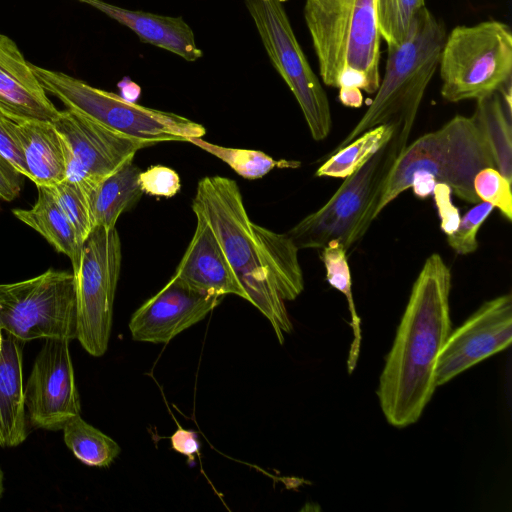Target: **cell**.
I'll return each instance as SVG.
<instances>
[{"label": "cell", "mask_w": 512, "mask_h": 512, "mask_svg": "<svg viewBox=\"0 0 512 512\" xmlns=\"http://www.w3.org/2000/svg\"><path fill=\"white\" fill-rule=\"evenodd\" d=\"M192 210L209 225L248 302L269 320L283 344L284 334L293 330L284 302L296 299L304 289L299 249L287 234L264 228L249 218L239 186L230 178H202Z\"/></svg>", "instance_id": "cell-1"}, {"label": "cell", "mask_w": 512, "mask_h": 512, "mask_svg": "<svg viewBox=\"0 0 512 512\" xmlns=\"http://www.w3.org/2000/svg\"><path fill=\"white\" fill-rule=\"evenodd\" d=\"M451 279L448 265L433 253L413 284L376 391L384 417L394 427L417 422L437 387L438 356L452 331Z\"/></svg>", "instance_id": "cell-2"}, {"label": "cell", "mask_w": 512, "mask_h": 512, "mask_svg": "<svg viewBox=\"0 0 512 512\" xmlns=\"http://www.w3.org/2000/svg\"><path fill=\"white\" fill-rule=\"evenodd\" d=\"M487 167H494V162L479 127L472 117L454 116L404 148L385 182L376 217L405 190L412 188L425 199L436 183L447 184L462 200L478 203L473 180Z\"/></svg>", "instance_id": "cell-3"}, {"label": "cell", "mask_w": 512, "mask_h": 512, "mask_svg": "<svg viewBox=\"0 0 512 512\" xmlns=\"http://www.w3.org/2000/svg\"><path fill=\"white\" fill-rule=\"evenodd\" d=\"M303 12L322 82L375 93L382 39L375 0H306Z\"/></svg>", "instance_id": "cell-4"}, {"label": "cell", "mask_w": 512, "mask_h": 512, "mask_svg": "<svg viewBox=\"0 0 512 512\" xmlns=\"http://www.w3.org/2000/svg\"><path fill=\"white\" fill-rule=\"evenodd\" d=\"M446 35L444 23L426 6L416 13L405 40L387 46L384 77L368 109L332 152L378 125H395L410 136Z\"/></svg>", "instance_id": "cell-5"}, {"label": "cell", "mask_w": 512, "mask_h": 512, "mask_svg": "<svg viewBox=\"0 0 512 512\" xmlns=\"http://www.w3.org/2000/svg\"><path fill=\"white\" fill-rule=\"evenodd\" d=\"M409 135L397 128L361 168L345 178L332 197L318 210L307 215L286 234L298 249H322L330 242L341 244L348 252L377 218L376 209L390 171Z\"/></svg>", "instance_id": "cell-6"}, {"label": "cell", "mask_w": 512, "mask_h": 512, "mask_svg": "<svg viewBox=\"0 0 512 512\" xmlns=\"http://www.w3.org/2000/svg\"><path fill=\"white\" fill-rule=\"evenodd\" d=\"M31 67L44 90L67 109L133 140L151 146L166 141L188 142L206 134L204 126L184 116L129 102L60 71L32 63Z\"/></svg>", "instance_id": "cell-7"}, {"label": "cell", "mask_w": 512, "mask_h": 512, "mask_svg": "<svg viewBox=\"0 0 512 512\" xmlns=\"http://www.w3.org/2000/svg\"><path fill=\"white\" fill-rule=\"evenodd\" d=\"M438 67L448 102L478 100L512 79V32L501 21L459 25L446 35Z\"/></svg>", "instance_id": "cell-8"}, {"label": "cell", "mask_w": 512, "mask_h": 512, "mask_svg": "<svg viewBox=\"0 0 512 512\" xmlns=\"http://www.w3.org/2000/svg\"><path fill=\"white\" fill-rule=\"evenodd\" d=\"M0 330L23 342L77 339L73 272L50 268L27 280L0 284Z\"/></svg>", "instance_id": "cell-9"}, {"label": "cell", "mask_w": 512, "mask_h": 512, "mask_svg": "<svg viewBox=\"0 0 512 512\" xmlns=\"http://www.w3.org/2000/svg\"><path fill=\"white\" fill-rule=\"evenodd\" d=\"M264 49L298 102L310 134L324 140L332 118L327 95L294 34L283 0H244Z\"/></svg>", "instance_id": "cell-10"}, {"label": "cell", "mask_w": 512, "mask_h": 512, "mask_svg": "<svg viewBox=\"0 0 512 512\" xmlns=\"http://www.w3.org/2000/svg\"><path fill=\"white\" fill-rule=\"evenodd\" d=\"M122 260L115 228L95 227L83 242L75 271L77 339L90 355L105 354Z\"/></svg>", "instance_id": "cell-11"}, {"label": "cell", "mask_w": 512, "mask_h": 512, "mask_svg": "<svg viewBox=\"0 0 512 512\" xmlns=\"http://www.w3.org/2000/svg\"><path fill=\"white\" fill-rule=\"evenodd\" d=\"M66 156V180L77 184L88 196L105 177L148 144L116 133L99 123L66 109L52 122Z\"/></svg>", "instance_id": "cell-12"}, {"label": "cell", "mask_w": 512, "mask_h": 512, "mask_svg": "<svg viewBox=\"0 0 512 512\" xmlns=\"http://www.w3.org/2000/svg\"><path fill=\"white\" fill-rule=\"evenodd\" d=\"M69 342L67 339H45L35 358L24 389L25 408L35 428L62 430L71 418L80 415V397Z\"/></svg>", "instance_id": "cell-13"}, {"label": "cell", "mask_w": 512, "mask_h": 512, "mask_svg": "<svg viewBox=\"0 0 512 512\" xmlns=\"http://www.w3.org/2000/svg\"><path fill=\"white\" fill-rule=\"evenodd\" d=\"M512 341V297L504 294L484 302L449 334L437 360V386L486 358L505 350Z\"/></svg>", "instance_id": "cell-14"}, {"label": "cell", "mask_w": 512, "mask_h": 512, "mask_svg": "<svg viewBox=\"0 0 512 512\" xmlns=\"http://www.w3.org/2000/svg\"><path fill=\"white\" fill-rule=\"evenodd\" d=\"M223 297L196 290L172 276L133 313L129 321L131 337L140 342L168 343L203 320Z\"/></svg>", "instance_id": "cell-15"}, {"label": "cell", "mask_w": 512, "mask_h": 512, "mask_svg": "<svg viewBox=\"0 0 512 512\" xmlns=\"http://www.w3.org/2000/svg\"><path fill=\"white\" fill-rule=\"evenodd\" d=\"M59 110L49 99L16 43L0 33V113L16 123L53 122Z\"/></svg>", "instance_id": "cell-16"}, {"label": "cell", "mask_w": 512, "mask_h": 512, "mask_svg": "<svg viewBox=\"0 0 512 512\" xmlns=\"http://www.w3.org/2000/svg\"><path fill=\"white\" fill-rule=\"evenodd\" d=\"M196 217V227L173 276L201 292L234 294L248 301L236 273L209 225Z\"/></svg>", "instance_id": "cell-17"}, {"label": "cell", "mask_w": 512, "mask_h": 512, "mask_svg": "<svg viewBox=\"0 0 512 512\" xmlns=\"http://www.w3.org/2000/svg\"><path fill=\"white\" fill-rule=\"evenodd\" d=\"M87 4L132 30L141 42L172 52L188 62L203 56L191 27L181 16H164L122 8L102 0H76Z\"/></svg>", "instance_id": "cell-18"}, {"label": "cell", "mask_w": 512, "mask_h": 512, "mask_svg": "<svg viewBox=\"0 0 512 512\" xmlns=\"http://www.w3.org/2000/svg\"><path fill=\"white\" fill-rule=\"evenodd\" d=\"M6 336L0 347V446L15 447L28 433L22 380L24 342Z\"/></svg>", "instance_id": "cell-19"}, {"label": "cell", "mask_w": 512, "mask_h": 512, "mask_svg": "<svg viewBox=\"0 0 512 512\" xmlns=\"http://www.w3.org/2000/svg\"><path fill=\"white\" fill-rule=\"evenodd\" d=\"M28 176L36 186H52L66 179L67 164L62 139L52 122L18 123Z\"/></svg>", "instance_id": "cell-20"}, {"label": "cell", "mask_w": 512, "mask_h": 512, "mask_svg": "<svg viewBox=\"0 0 512 512\" xmlns=\"http://www.w3.org/2000/svg\"><path fill=\"white\" fill-rule=\"evenodd\" d=\"M471 117L485 138L494 167L512 181L511 80L476 100Z\"/></svg>", "instance_id": "cell-21"}, {"label": "cell", "mask_w": 512, "mask_h": 512, "mask_svg": "<svg viewBox=\"0 0 512 512\" xmlns=\"http://www.w3.org/2000/svg\"><path fill=\"white\" fill-rule=\"evenodd\" d=\"M38 197L30 209H13V215L41 236L53 248L66 255L75 271L80 262L81 248L76 231L47 186H37Z\"/></svg>", "instance_id": "cell-22"}, {"label": "cell", "mask_w": 512, "mask_h": 512, "mask_svg": "<svg viewBox=\"0 0 512 512\" xmlns=\"http://www.w3.org/2000/svg\"><path fill=\"white\" fill-rule=\"evenodd\" d=\"M139 168L127 161L100 181L88 194L93 227L112 229L119 216L131 209L142 197Z\"/></svg>", "instance_id": "cell-23"}, {"label": "cell", "mask_w": 512, "mask_h": 512, "mask_svg": "<svg viewBox=\"0 0 512 512\" xmlns=\"http://www.w3.org/2000/svg\"><path fill=\"white\" fill-rule=\"evenodd\" d=\"M397 128L392 124H383L367 130L347 145L330 153L315 175L343 179L352 175L391 139Z\"/></svg>", "instance_id": "cell-24"}, {"label": "cell", "mask_w": 512, "mask_h": 512, "mask_svg": "<svg viewBox=\"0 0 512 512\" xmlns=\"http://www.w3.org/2000/svg\"><path fill=\"white\" fill-rule=\"evenodd\" d=\"M66 446L83 464L108 467L118 457V443L84 421L80 415L71 418L63 427Z\"/></svg>", "instance_id": "cell-25"}, {"label": "cell", "mask_w": 512, "mask_h": 512, "mask_svg": "<svg viewBox=\"0 0 512 512\" xmlns=\"http://www.w3.org/2000/svg\"><path fill=\"white\" fill-rule=\"evenodd\" d=\"M321 250L320 259L325 267L327 282L333 288L341 292L348 302L353 340L348 353L347 370L349 374H352L359 358L362 335L361 319L356 312L353 298L351 272L347 261V252L344 247L337 242H330Z\"/></svg>", "instance_id": "cell-26"}, {"label": "cell", "mask_w": 512, "mask_h": 512, "mask_svg": "<svg viewBox=\"0 0 512 512\" xmlns=\"http://www.w3.org/2000/svg\"><path fill=\"white\" fill-rule=\"evenodd\" d=\"M188 142L210 153L228 164L238 175L246 179H258L274 168H296L300 162L275 160L262 151L230 148L216 145L200 137L190 138Z\"/></svg>", "instance_id": "cell-27"}, {"label": "cell", "mask_w": 512, "mask_h": 512, "mask_svg": "<svg viewBox=\"0 0 512 512\" xmlns=\"http://www.w3.org/2000/svg\"><path fill=\"white\" fill-rule=\"evenodd\" d=\"M378 27L387 46L403 42L425 0H375Z\"/></svg>", "instance_id": "cell-28"}, {"label": "cell", "mask_w": 512, "mask_h": 512, "mask_svg": "<svg viewBox=\"0 0 512 512\" xmlns=\"http://www.w3.org/2000/svg\"><path fill=\"white\" fill-rule=\"evenodd\" d=\"M68 220L73 225L80 243L94 229L87 194L75 183L64 180L52 186H47Z\"/></svg>", "instance_id": "cell-29"}, {"label": "cell", "mask_w": 512, "mask_h": 512, "mask_svg": "<svg viewBox=\"0 0 512 512\" xmlns=\"http://www.w3.org/2000/svg\"><path fill=\"white\" fill-rule=\"evenodd\" d=\"M473 188L479 200L496 207L508 221L512 220L511 181L496 168L480 170L474 177Z\"/></svg>", "instance_id": "cell-30"}, {"label": "cell", "mask_w": 512, "mask_h": 512, "mask_svg": "<svg viewBox=\"0 0 512 512\" xmlns=\"http://www.w3.org/2000/svg\"><path fill=\"white\" fill-rule=\"evenodd\" d=\"M493 208L489 203L478 202L460 218L455 231L447 235V242L456 253L467 255L477 250V233Z\"/></svg>", "instance_id": "cell-31"}, {"label": "cell", "mask_w": 512, "mask_h": 512, "mask_svg": "<svg viewBox=\"0 0 512 512\" xmlns=\"http://www.w3.org/2000/svg\"><path fill=\"white\" fill-rule=\"evenodd\" d=\"M139 185L143 193L166 198L175 196L181 188L177 172L162 165L151 166L145 171H140Z\"/></svg>", "instance_id": "cell-32"}, {"label": "cell", "mask_w": 512, "mask_h": 512, "mask_svg": "<svg viewBox=\"0 0 512 512\" xmlns=\"http://www.w3.org/2000/svg\"><path fill=\"white\" fill-rule=\"evenodd\" d=\"M0 154L22 176H28L18 123L0 113Z\"/></svg>", "instance_id": "cell-33"}, {"label": "cell", "mask_w": 512, "mask_h": 512, "mask_svg": "<svg viewBox=\"0 0 512 512\" xmlns=\"http://www.w3.org/2000/svg\"><path fill=\"white\" fill-rule=\"evenodd\" d=\"M451 192L445 183H436L432 192L441 220L440 228L446 235L453 233L460 222L459 209L452 203Z\"/></svg>", "instance_id": "cell-34"}, {"label": "cell", "mask_w": 512, "mask_h": 512, "mask_svg": "<svg viewBox=\"0 0 512 512\" xmlns=\"http://www.w3.org/2000/svg\"><path fill=\"white\" fill-rule=\"evenodd\" d=\"M19 174L9 162L0 154V198L12 201L19 196L22 180Z\"/></svg>", "instance_id": "cell-35"}, {"label": "cell", "mask_w": 512, "mask_h": 512, "mask_svg": "<svg viewBox=\"0 0 512 512\" xmlns=\"http://www.w3.org/2000/svg\"><path fill=\"white\" fill-rule=\"evenodd\" d=\"M172 449L176 452L192 458L200 450V442L197 433L178 426L170 438Z\"/></svg>", "instance_id": "cell-36"}, {"label": "cell", "mask_w": 512, "mask_h": 512, "mask_svg": "<svg viewBox=\"0 0 512 512\" xmlns=\"http://www.w3.org/2000/svg\"><path fill=\"white\" fill-rule=\"evenodd\" d=\"M120 90V96L129 102H134L138 100L141 95V88L138 84L133 82L128 77H124L118 84Z\"/></svg>", "instance_id": "cell-37"}, {"label": "cell", "mask_w": 512, "mask_h": 512, "mask_svg": "<svg viewBox=\"0 0 512 512\" xmlns=\"http://www.w3.org/2000/svg\"><path fill=\"white\" fill-rule=\"evenodd\" d=\"M3 480H4V474L0 468V499H1L3 491H4Z\"/></svg>", "instance_id": "cell-38"}, {"label": "cell", "mask_w": 512, "mask_h": 512, "mask_svg": "<svg viewBox=\"0 0 512 512\" xmlns=\"http://www.w3.org/2000/svg\"><path fill=\"white\" fill-rule=\"evenodd\" d=\"M2 339H3V334H2V331L0 330V347H1Z\"/></svg>", "instance_id": "cell-39"}]
</instances>
